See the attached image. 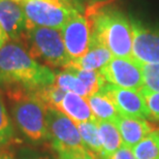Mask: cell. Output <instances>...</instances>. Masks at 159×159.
I'll return each instance as SVG.
<instances>
[{
	"instance_id": "6da1fadb",
	"label": "cell",
	"mask_w": 159,
	"mask_h": 159,
	"mask_svg": "<svg viewBox=\"0 0 159 159\" xmlns=\"http://www.w3.org/2000/svg\"><path fill=\"white\" fill-rule=\"evenodd\" d=\"M50 67L33 59L20 40L8 39L0 48V88L6 94L36 91L55 83Z\"/></svg>"
},
{
	"instance_id": "7a4b0ae2",
	"label": "cell",
	"mask_w": 159,
	"mask_h": 159,
	"mask_svg": "<svg viewBox=\"0 0 159 159\" xmlns=\"http://www.w3.org/2000/svg\"><path fill=\"white\" fill-rule=\"evenodd\" d=\"M85 17L91 23L92 40L103 44L114 57L132 58L131 23L123 11L101 0L86 8Z\"/></svg>"
},
{
	"instance_id": "3957f363",
	"label": "cell",
	"mask_w": 159,
	"mask_h": 159,
	"mask_svg": "<svg viewBox=\"0 0 159 159\" xmlns=\"http://www.w3.org/2000/svg\"><path fill=\"white\" fill-rule=\"evenodd\" d=\"M15 123L25 138L35 145L50 142L46 122V106L34 91L7 94Z\"/></svg>"
},
{
	"instance_id": "277c9868",
	"label": "cell",
	"mask_w": 159,
	"mask_h": 159,
	"mask_svg": "<svg viewBox=\"0 0 159 159\" xmlns=\"http://www.w3.org/2000/svg\"><path fill=\"white\" fill-rule=\"evenodd\" d=\"M33 59L48 67L65 69L71 59L66 52L62 33L53 28L32 26L26 28L21 40Z\"/></svg>"
},
{
	"instance_id": "5b68a950",
	"label": "cell",
	"mask_w": 159,
	"mask_h": 159,
	"mask_svg": "<svg viewBox=\"0 0 159 159\" xmlns=\"http://www.w3.org/2000/svg\"><path fill=\"white\" fill-rule=\"evenodd\" d=\"M21 6L26 17V28L39 26L57 30L62 29L82 9L75 0H24Z\"/></svg>"
},
{
	"instance_id": "8992f818",
	"label": "cell",
	"mask_w": 159,
	"mask_h": 159,
	"mask_svg": "<svg viewBox=\"0 0 159 159\" xmlns=\"http://www.w3.org/2000/svg\"><path fill=\"white\" fill-rule=\"evenodd\" d=\"M46 122L51 146L57 154L86 149L83 145L78 125L63 113L56 109L47 107Z\"/></svg>"
},
{
	"instance_id": "52a82bcc",
	"label": "cell",
	"mask_w": 159,
	"mask_h": 159,
	"mask_svg": "<svg viewBox=\"0 0 159 159\" xmlns=\"http://www.w3.org/2000/svg\"><path fill=\"white\" fill-rule=\"evenodd\" d=\"M99 72L107 84L124 89L141 90L144 87L142 64L133 58L113 57Z\"/></svg>"
},
{
	"instance_id": "ba28073f",
	"label": "cell",
	"mask_w": 159,
	"mask_h": 159,
	"mask_svg": "<svg viewBox=\"0 0 159 159\" xmlns=\"http://www.w3.org/2000/svg\"><path fill=\"white\" fill-rule=\"evenodd\" d=\"M132 29V58L141 64H159V29L130 18Z\"/></svg>"
},
{
	"instance_id": "9c48e42d",
	"label": "cell",
	"mask_w": 159,
	"mask_h": 159,
	"mask_svg": "<svg viewBox=\"0 0 159 159\" xmlns=\"http://www.w3.org/2000/svg\"><path fill=\"white\" fill-rule=\"evenodd\" d=\"M63 41L71 60L81 58L88 52L92 39L90 21L81 12L75 14L61 29Z\"/></svg>"
},
{
	"instance_id": "30bf717a",
	"label": "cell",
	"mask_w": 159,
	"mask_h": 159,
	"mask_svg": "<svg viewBox=\"0 0 159 159\" xmlns=\"http://www.w3.org/2000/svg\"><path fill=\"white\" fill-rule=\"evenodd\" d=\"M101 91L111 98L121 116L150 119L148 107L139 90L124 89L107 83Z\"/></svg>"
},
{
	"instance_id": "8fae6325",
	"label": "cell",
	"mask_w": 159,
	"mask_h": 159,
	"mask_svg": "<svg viewBox=\"0 0 159 159\" xmlns=\"http://www.w3.org/2000/svg\"><path fill=\"white\" fill-rule=\"evenodd\" d=\"M0 25L8 39L21 40L26 31V17L20 3L0 0Z\"/></svg>"
},
{
	"instance_id": "7c38bea8",
	"label": "cell",
	"mask_w": 159,
	"mask_h": 159,
	"mask_svg": "<svg viewBox=\"0 0 159 159\" xmlns=\"http://www.w3.org/2000/svg\"><path fill=\"white\" fill-rule=\"evenodd\" d=\"M115 123L118 126L123 145L130 149L153 131L151 124L146 119L120 115Z\"/></svg>"
},
{
	"instance_id": "4fadbf2b",
	"label": "cell",
	"mask_w": 159,
	"mask_h": 159,
	"mask_svg": "<svg viewBox=\"0 0 159 159\" xmlns=\"http://www.w3.org/2000/svg\"><path fill=\"white\" fill-rule=\"evenodd\" d=\"M113 58L112 53L103 44L91 39L88 52L77 60H71L65 69L100 70Z\"/></svg>"
},
{
	"instance_id": "5bb4252c",
	"label": "cell",
	"mask_w": 159,
	"mask_h": 159,
	"mask_svg": "<svg viewBox=\"0 0 159 159\" xmlns=\"http://www.w3.org/2000/svg\"><path fill=\"white\" fill-rule=\"evenodd\" d=\"M57 110L67 116L77 125L88 121H96L89 107L87 98L72 92H66Z\"/></svg>"
},
{
	"instance_id": "9a60e30c",
	"label": "cell",
	"mask_w": 159,
	"mask_h": 159,
	"mask_svg": "<svg viewBox=\"0 0 159 159\" xmlns=\"http://www.w3.org/2000/svg\"><path fill=\"white\" fill-rule=\"evenodd\" d=\"M87 101L96 121L116 122L117 119L119 118L120 114L115 107V104L113 103L111 98L106 93H103L102 91H99L87 97Z\"/></svg>"
},
{
	"instance_id": "2e32d148",
	"label": "cell",
	"mask_w": 159,
	"mask_h": 159,
	"mask_svg": "<svg viewBox=\"0 0 159 159\" xmlns=\"http://www.w3.org/2000/svg\"><path fill=\"white\" fill-rule=\"evenodd\" d=\"M98 131H99L101 144H102V154L98 159H103L120 149L123 146L118 126L115 122L111 121H97Z\"/></svg>"
},
{
	"instance_id": "e0dca14e",
	"label": "cell",
	"mask_w": 159,
	"mask_h": 159,
	"mask_svg": "<svg viewBox=\"0 0 159 159\" xmlns=\"http://www.w3.org/2000/svg\"><path fill=\"white\" fill-rule=\"evenodd\" d=\"M78 128L81 134V139L84 147L98 159L102 154V144L98 131L97 121H88V122L78 124Z\"/></svg>"
},
{
	"instance_id": "ac0fdd59",
	"label": "cell",
	"mask_w": 159,
	"mask_h": 159,
	"mask_svg": "<svg viewBox=\"0 0 159 159\" xmlns=\"http://www.w3.org/2000/svg\"><path fill=\"white\" fill-rule=\"evenodd\" d=\"M135 159H159V130H153L132 149Z\"/></svg>"
},
{
	"instance_id": "d6986e66",
	"label": "cell",
	"mask_w": 159,
	"mask_h": 159,
	"mask_svg": "<svg viewBox=\"0 0 159 159\" xmlns=\"http://www.w3.org/2000/svg\"><path fill=\"white\" fill-rule=\"evenodd\" d=\"M55 85L65 92H72V93H75L85 98L89 97V91L87 87L71 70L64 69L63 71L58 72L55 78Z\"/></svg>"
},
{
	"instance_id": "ffe728a7",
	"label": "cell",
	"mask_w": 159,
	"mask_h": 159,
	"mask_svg": "<svg viewBox=\"0 0 159 159\" xmlns=\"http://www.w3.org/2000/svg\"><path fill=\"white\" fill-rule=\"evenodd\" d=\"M16 139L15 127L9 117L4 100L0 94V150L9 147Z\"/></svg>"
},
{
	"instance_id": "44dd1931",
	"label": "cell",
	"mask_w": 159,
	"mask_h": 159,
	"mask_svg": "<svg viewBox=\"0 0 159 159\" xmlns=\"http://www.w3.org/2000/svg\"><path fill=\"white\" fill-rule=\"evenodd\" d=\"M144 87L159 92V64H142Z\"/></svg>"
},
{
	"instance_id": "7402d4cb",
	"label": "cell",
	"mask_w": 159,
	"mask_h": 159,
	"mask_svg": "<svg viewBox=\"0 0 159 159\" xmlns=\"http://www.w3.org/2000/svg\"><path fill=\"white\" fill-rule=\"evenodd\" d=\"M139 91L144 96L146 104L148 107L150 119L159 122V92L151 91L146 87H143Z\"/></svg>"
},
{
	"instance_id": "603a6c76",
	"label": "cell",
	"mask_w": 159,
	"mask_h": 159,
	"mask_svg": "<svg viewBox=\"0 0 159 159\" xmlns=\"http://www.w3.org/2000/svg\"><path fill=\"white\" fill-rule=\"evenodd\" d=\"M14 159H54L49 153L36 150L30 147H22L18 149Z\"/></svg>"
},
{
	"instance_id": "cb8c5ba5",
	"label": "cell",
	"mask_w": 159,
	"mask_h": 159,
	"mask_svg": "<svg viewBox=\"0 0 159 159\" xmlns=\"http://www.w3.org/2000/svg\"><path fill=\"white\" fill-rule=\"evenodd\" d=\"M58 159H96L86 149L58 154Z\"/></svg>"
},
{
	"instance_id": "d4e9b609",
	"label": "cell",
	"mask_w": 159,
	"mask_h": 159,
	"mask_svg": "<svg viewBox=\"0 0 159 159\" xmlns=\"http://www.w3.org/2000/svg\"><path fill=\"white\" fill-rule=\"evenodd\" d=\"M103 159H135V157L132 153L131 149L123 145L115 153H113L112 155H110V156Z\"/></svg>"
},
{
	"instance_id": "484cf974",
	"label": "cell",
	"mask_w": 159,
	"mask_h": 159,
	"mask_svg": "<svg viewBox=\"0 0 159 159\" xmlns=\"http://www.w3.org/2000/svg\"><path fill=\"white\" fill-rule=\"evenodd\" d=\"M7 40H8V37L6 35V33L4 32V30L2 29L1 25H0V48H1Z\"/></svg>"
},
{
	"instance_id": "4316f807",
	"label": "cell",
	"mask_w": 159,
	"mask_h": 159,
	"mask_svg": "<svg viewBox=\"0 0 159 159\" xmlns=\"http://www.w3.org/2000/svg\"><path fill=\"white\" fill-rule=\"evenodd\" d=\"M0 159H14V157L6 153L5 151H0Z\"/></svg>"
},
{
	"instance_id": "83f0119b",
	"label": "cell",
	"mask_w": 159,
	"mask_h": 159,
	"mask_svg": "<svg viewBox=\"0 0 159 159\" xmlns=\"http://www.w3.org/2000/svg\"><path fill=\"white\" fill-rule=\"evenodd\" d=\"M11 1H14V2L20 3V4H21V3H22V2H23V1H24V0H11Z\"/></svg>"
},
{
	"instance_id": "f1b7e54d",
	"label": "cell",
	"mask_w": 159,
	"mask_h": 159,
	"mask_svg": "<svg viewBox=\"0 0 159 159\" xmlns=\"http://www.w3.org/2000/svg\"><path fill=\"white\" fill-rule=\"evenodd\" d=\"M75 2H78V3H80V1H82V0H75Z\"/></svg>"
},
{
	"instance_id": "f546056e",
	"label": "cell",
	"mask_w": 159,
	"mask_h": 159,
	"mask_svg": "<svg viewBox=\"0 0 159 159\" xmlns=\"http://www.w3.org/2000/svg\"><path fill=\"white\" fill-rule=\"evenodd\" d=\"M94 1H101V0H94Z\"/></svg>"
}]
</instances>
